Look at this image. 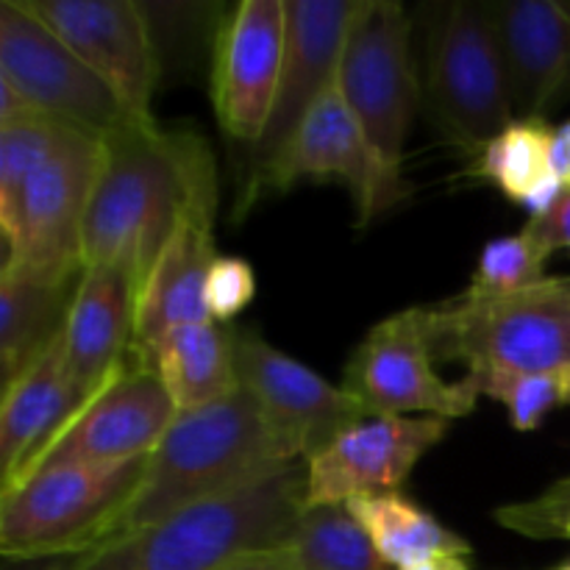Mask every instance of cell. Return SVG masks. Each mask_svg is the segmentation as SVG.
Returning a JSON list of instances; mask_svg holds the SVG:
<instances>
[{
  "label": "cell",
  "mask_w": 570,
  "mask_h": 570,
  "mask_svg": "<svg viewBox=\"0 0 570 570\" xmlns=\"http://www.w3.org/2000/svg\"><path fill=\"white\" fill-rule=\"evenodd\" d=\"M217 200L209 145L159 122H131L104 137L83 223V267H126L142 289L184 217Z\"/></svg>",
  "instance_id": "obj_1"
},
{
  "label": "cell",
  "mask_w": 570,
  "mask_h": 570,
  "mask_svg": "<svg viewBox=\"0 0 570 570\" xmlns=\"http://www.w3.org/2000/svg\"><path fill=\"white\" fill-rule=\"evenodd\" d=\"M289 465L298 462L284 460L256 399L237 384L215 404L178 412L145 460L142 479L106 543Z\"/></svg>",
  "instance_id": "obj_2"
},
{
  "label": "cell",
  "mask_w": 570,
  "mask_h": 570,
  "mask_svg": "<svg viewBox=\"0 0 570 570\" xmlns=\"http://www.w3.org/2000/svg\"><path fill=\"white\" fill-rule=\"evenodd\" d=\"M306 468L284 471L176 512L83 554L78 570H223L273 551L304 512Z\"/></svg>",
  "instance_id": "obj_3"
},
{
  "label": "cell",
  "mask_w": 570,
  "mask_h": 570,
  "mask_svg": "<svg viewBox=\"0 0 570 570\" xmlns=\"http://www.w3.org/2000/svg\"><path fill=\"white\" fill-rule=\"evenodd\" d=\"M423 309L434 360L462 362L465 376L570 371V276H546L504 298L456 295Z\"/></svg>",
  "instance_id": "obj_4"
},
{
  "label": "cell",
  "mask_w": 570,
  "mask_h": 570,
  "mask_svg": "<svg viewBox=\"0 0 570 570\" xmlns=\"http://www.w3.org/2000/svg\"><path fill=\"white\" fill-rule=\"evenodd\" d=\"M145 460L42 468L0 490L3 560L81 557L100 549L131 501Z\"/></svg>",
  "instance_id": "obj_5"
},
{
  "label": "cell",
  "mask_w": 570,
  "mask_h": 570,
  "mask_svg": "<svg viewBox=\"0 0 570 570\" xmlns=\"http://www.w3.org/2000/svg\"><path fill=\"white\" fill-rule=\"evenodd\" d=\"M423 95L440 131L471 156L518 120L488 6L451 0L429 9Z\"/></svg>",
  "instance_id": "obj_6"
},
{
  "label": "cell",
  "mask_w": 570,
  "mask_h": 570,
  "mask_svg": "<svg viewBox=\"0 0 570 570\" xmlns=\"http://www.w3.org/2000/svg\"><path fill=\"white\" fill-rule=\"evenodd\" d=\"M337 92L393 181L404 184V148L421 106L412 20L395 0H360L340 56Z\"/></svg>",
  "instance_id": "obj_7"
},
{
  "label": "cell",
  "mask_w": 570,
  "mask_h": 570,
  "mask_svg": "<svg viewBox=\"0 0 570 570\" xmlns=\"http://www.w3.org/2000/svg\"><path fill=\"white\" fill-rule=\"evenodd\" d=\"M104 137L67 126L59 145L22 189L14 226L3 234V267L50 284L83 273V223Z\"/></svg>",
  "instance_id": "obj_8"
},
{
  "label": "cell",
  "mask_w": 570,
  "mask_h": 570,
  "mask_svg": "<svg viewBox=\"0 0 570 570\" xmlns=\"http://www.w3.org/2000/svg\"><path fill=\"white\" fill-rule=\"evenodd\" d=\"M0 78L37 111L98 137L139 122L120 95L20 0H0Z\"/></svg>",
  "instance_id": "obj_9"
},
{
  "label": "cell",
  "mask_w": 570,
  "mask_h": 570,
  "mask_svg": "<svg viewBox=\"0 0 570 570\" xmlns=\"http://www.w3.org/2000/svg\"><path fill=\"white\" fill-rule=\"evenodd\" d=\"M343 387L367 415H432L456 421L471 415L482 399L468 379L451 384L434 371L423 306L384 317L362 337L345 365Z\"/></svg>",
  "instance_id": "obj_10"
},
{
  "label": "cell",
  "mask_w": 570,
  "mask_h": 570,
  "mask_svg": "<svg viewBox=\"0 0 570 570\" xmlns=\"http://www.w3.org/2000/svg\"><path fill=\"white\" fill-rule=\"evenodd\" d=\"M176 415V404L154 367L131 351L115 376L56 432L14 482L53 465H122L142 460L159 445Z\"/></svg>",
  "instance_id": "obj_11"
},
{
  "label": "cell",
  "mask_w": 570,
  "mask_h": 570,
  "mask_svg": "<svg viewBox=\"0 0 570 570\" xmlns=\"http://www.w3.org/2000/svg\"><path fill=\"white\" fill-rule=\"evenodd\" d=\"M237 379L256 399L284 460H309L367 415L345 387L267 343L254 328L234 332Z\"/></svg>",
  "instance_id": "obj_12"
},
{
  "label": "cell",
  "mask_w": 570,
  "mask_h": 570,
  "mask_svg": "<svg viewBox=\"0 0 570 570\" xmlns=\"http://www.w3.org/2000/svg\"><path fill=\"white\" fill-rule=\"evenodd\" d=\"M76 50L139 122H156L159 45L145 3L134 0H20Z\"/></svg>",
  "instance_id": "obj_13"
},
{
  "label": "cell",
  "mask_w": 570,
  "mask_h": 570,
  "mask_svg": "<svg viewBox=\"0 0 570 570\" xmlns=\"http://www.w3.org/2000/svg\"><path fill=\"white\" fill-rule=\"evenodd\" d=\"M317 178H337L348 187L360 226H367L406 195V184L393 181L384 173L365 131L340 98L337 83L317 100L278 159L250 181V198L267 189L287 193L298 181Z\"/></svg>",
  "instance_id": "obj_14"
},
{
  "label": "cell",
  "mask_w": 570,
  "mask_h": 570,
  "mask_svg": "<svg viewBox=\"0 0 570 570\" xmlns=\"http://www.w3.org/2000/svg\"><path fill=\"white\" fill-rule=\"evenodd\" d=\"M449 417L371 415L312 454L304 507L348 504L354 499L401 493L417 462L449 434Z\"/></svg>",
  "instance_id": "obj_15"
},
{
  "label": "cell",
  "mask_w": 570,
  "mask_h": 570,
  "mask_svg": "<svg viewBox=\"0 0 570 570\" xmlns=\"http://www.w3.org/2000/svg\"><path fill=\"white\" fill-rule=\"evenodd\" d=\"M360 0H284V61L276 100L250 148V181L278 159L317 100L337 83L345 31Z\"/></svg>",
  "instance_id": "obj_16"
},
{
  "label": "cell",
  "mask_w": 570,
  "mask_h": 570,
  "mask_svg": "<svg viewBox=\"0 0 570 570\" xmlns=\"http://www.w3.org/2000/svg\"><path fill=\"white\" fill-rule=\"evenodd\" d=\"M284 61V0H243L220 22L212 104L223 131L254 148L271 117Z\"/></svg>",
  "instance_id": "obj_17"
},
{
  "label": "cell",
  "mask_w": 570,
  "mask_h": 570,
  "mask_svg": "<svg viewBox=\"0 0 570 570\" xmlns=\"http://www.w3.org/2000/svg\"><path fill=\"white\" fill-rule=\"evenodd\" d=\"M488 6L515 117L543 120L570 87V6L495 0Z\"/></svg>",
  "instance_id": "obj_18"
},
{
  "label": "cell",
  "mask_w": 570,
  "mask_h": 570,
  "mask_svg": "<svg viewBox=\"0 0 570 570\" xmlns=\"http://www.w3.org/2000/svg\"><path fill=\"white\" fill-rule=\"evenodd\" d=\"M137 298V278L126 267H83L61 332L67 371L83 399H92L131 354Z\"/></svg>",
  "instance_id": "obj_19"
},
{
  "label": "cell",
  "mask_w": 570,
  "mask_h": 570,
  "mask_svg": "<svg viewBox=\"0 0 570 570\" xmlns=\"http://www.w3.org/2000/svg\"><path fill=\"white\" fill-rule=\"evenodd\" d=\"M215 215L217 200L195 206L150 267L137 298L131 348H148L161 334L187 323L212 321L206 278L220 256L215 248Z\"/></svg>",
  "instance_id": "obj_20"
},
{
  "label": "cell",
  "mask_w": 570,
  "mask_h": 570,
  "mask_svg": "<svg viewBox=\"0 0 570 570\" xmlns=\"http://www.w3.org/2000/svg\"><path fill=\"white\" fill-rule=\"evenodd\" d=\"M72 384L61 334L26 373L3 387L0 401V490L56 438L61 426L87 404Z\"/></svg>",
  "instance_id": "obj_21"
},
{
  "label": "cell",
  "mask_w": 570,
  "mask_h": 570,
  "mask_svg": "<svg viewBox=\"0 0 570 570\" xmlns=\"http://www.w3.org/2000/svg\"><path fill=\"white\" fill-rule=\"evenodd\" d=\"M159 376L178 412L215 404L239 384L234 332L215 321L187 323L161 334L148 348H131Z\"/></svg>",
  "instance_id": "obj_22"
},
{
  "label": "cell",
  "mask_w": 570,
  "mask_h": 570,
  "mask_svg": "<svg viewBox=\"0 0 570 570\" xmlns=\"http://www.w3.org/2000/svg\"><path fill=\"white\" fill-rule=\"evenodd\" d=\"M76 284H50L0 267V376L6 384L26 373L65 332Z\"/></svg>",
  "instance_id": "obj_23"
},
{
  "label": "cell",
  "mask_w": 570,
  "mask_h": 570,
  "mask_svg": "<svg viewBox=\"0 0 570 570\" xmlns=\"http://www.w3.org/2000/svg\"><path fill=\"white\" fill-rule=\"evenodd\" d=\"M549 137L546 120L518 117L473 156L479 176L523 206L529 217L546 215L568 193L549 173Z\"/></svg>",
  "instance_id": "obj_24"
},
{
  "label": "cell",
  "mask_w": 570,
  "mask_h": 570,
  "mask_svg": "<svg viewBox=\"0 0 570 570\" xmlns=\"http://www.w3.org/2000/svg\"><path fill=\"white\" fill-rule=\"evenodd\" d=\"M345 507L371 534L379 554L399 570L432 557L471 554V543L465 538L443 527L432 512L406 499L404 493L365 495L348 501Z\"/></svg>",
  "instance_id": "obj_25"
},
{
  "label": "cell",
  "mask_w": 570,
  "mask_h": 570,
  "mask_svg": "<svg viewBox=\"0 0 570 570\" xmlns=\"http://www.w3.org/2000/svg\"><path fill=\"white\" fill-rule=\"evenodd\" d=\"M276 554L289 570H399L345 504L304 507Z\"/></svg>",
  "instance_id": "obj_26"
},
{
  "label": "cell",
  "mask_w": 570,
  "mask_h": 570,
  "mask_svg": "<svg viewBox=\"0 0 570 570\" xmlns=\"http://www.w3.org/2000/svg\"><path fill=\"white\" fill-rule=\"evenodd\" d=\"M67 122L42 111L0 122V232L14 226L22 189L59 145Z\"/></svg>",
  "instance_id": "obj_27"
},
{
  "label": "cell",
  "mask_w": 570,
  "mask_h": 570,
  "mask_svg": "<svg viewBox=\"0 0 570 570\" xmlns=\"http://www.w3.org/2000/svg\"><path fill=\"white\" fill-rule=\"evenodd\" d=\"M465 379L479 390V395H488L504 406L515 432H534L551 412L570 404V371H484Z\"/></svg>",
  "instance_id": "obj_28"
},
{
  "label": "cell",
  "mask_w": 570,
  "mask_h": 570,
  "mask_svg": "<svg viewBox=\"0 0 570 570\" xmlns=\"http://www.w3.org/2000/svg\"><path fill=\"white\" fill-rule=\"evenodd\" d=\"M546 262H549V254L540 248L538 239L527 228L495 237L484 243L471 282L460 295L468 301H490L521 293V289L543 282Z\"/></svg>",
  "instance_id": "obj_29"
},
{
  "label": "cell",
  "mask_w": 570,
  "mask_h": 570,
  "mask_svg": "<svg viewBox=\"0 0 570 570\" xmlns=\"http://www.w3.org/2000/svg\"><path fill=\"white\" fill-rule=\"evenodd\" d=\"M495 521L512 532L523 534V538H566L570 527V476L551 484L538 499L501 507V510H495Z\"/></svg>",
  "instance_id": "obj_30"
},
{
  "label": "cell",
  "mask_w": 570,
  "mask_h": 570,
  "mask_svg": "<svg viewBox=\"0 0 570 570\" xmlns=\"http://www.w3.org/2000/svg\"><path fill=\"white\" fill-rule=\"evenodd\" d=\"M256 295V276L239 256H217L206 278V306L215 323L234 321Z\"/></svg>",
  "instance_id": "obj_31"
},
{
  "label": "cell",
  "mask_w": 570,
  "mask_h": 570,
  "mask_svg": "<svg viewBox=\"0 0 570 570\" xmlns=\"http://www.w3.org/2000/svg\"><path fill=\"white\" fill-rule=\"evenodd\" d=\"M523 228L538 239V245L549 256L554 250H570V189L546 215L529 217Z\"/></svg>",
  "instance_id": "obj_32"
},
{
  "label": "cell",
  "mask_w": 570,
  "mask_h": 570,
  "mask_svg": "<svg viewBox=\"0 0 570 570\" xmlns=\"http://www.w3.org/2000/svg\"><path fill=\"white\" fill-rule=\"evenodd\" d=\"M549 173L554 181L570 189V122L551 128L549 137Z\"/></svg>",
  "instance_id": "obj_33"
},
{
  "label": "cell",
  "mask_w": 570,
  "mask_h": 570,
  "mask_svg": "<svg viewBox=\"0 0 570 570\" xmlns=\"http://www.w3.org/2000/svg\"><path fill=\"white\" fill-rule=\"evenodd\" d=\"M81 557H45V560H6L3 570H78Z\"/></svg>",
  "instance_id": "obj_34"
},
{
  "label": "cell",
  "mask_w": 570,
  "mask_h": 570,
  "mask_svg": "<svg viewBox=\"0 0 570 570\" xmlns=\"http://www.w3.org/2000/svg\"><path fill=\"white\" fill-rule=\"evenodd\" d=\"M223 570H289V568L284 566L282 557H278L276 549H273V551H259V554L243 557V560L232 562V566Z\"/></svg>",
  "instance_id": "obj_35"
},
{
  "label": "cell",
  "mask_w": 570,
  "mask_h": 570,
  "mask_svg": "<svg viewBox=\"0 0 570 570\" xmlns=\"http://www.w3.org/2000/svg\"><path fill=\"white\" fill-rule=\"evenodd\" d=\"M401 570H471V562H468V557L443 554V557H432V560L415 562V566L401 568Z\"/></svg>",
  "instance_id": "obj_36"
},
{
  "label": "cell",
  "mask_w": 570,
  "mask_h": 570,
  "mask_svg": "<svg viewBox=\"0 0 570 570\" xmlns=\"http://www.w3.org/2000/svg\"><path fill=\"white\" fill-rule=\"evenodd\" d=\"M557 570H570V566H562V568H557Z\"/></svg>",
  "instance_id": "obj_37"
},
{
  "label": "cell",
  "mask_w": 570,
  "mask_h": 570,
  "mask_svg": "<svg viewBox=\"0 0 570 570\" xmlns=\"http://www.w3.org/2000/svg\"><path fill=\"white\" fill-rule=\"evenodd\" d=\"M566 538H568V540H570V527H568V532H566Z\"/></svg>",
  "instance_id": "obj_38"
},
{
  "label": "cell",
  "mask_w": 570,
  "mask_h": 570,
  "mask_svg": "<svg viewBox=\"0 0 570 570\" xmlns=\"http://www.w3.org/2000/svg\"><path fill=\"white\" fill-rule=\"evenodd\" d=\"M568 6H570V0H568Z\"/></svg>",
  "instance_id": "obj_39"
}]
</instances>
